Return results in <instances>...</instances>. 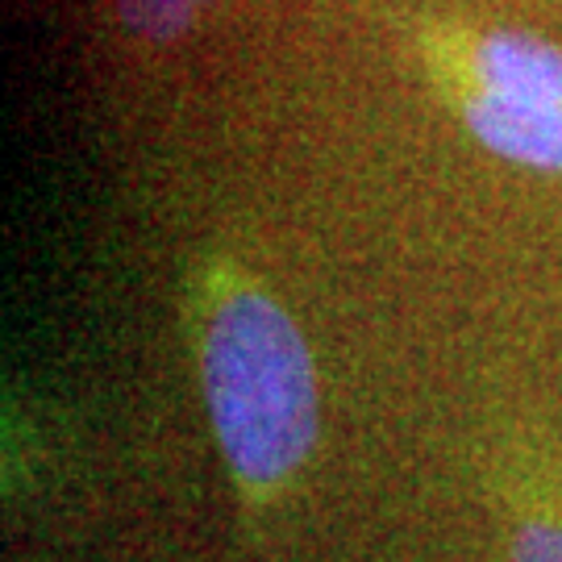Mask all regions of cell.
I'll return each instance as SVG.
<instances>
[{"instance_id":"obj_1","label":"cell","mask_w":562,"mask_h":562,"mask_svg":"<svg viewBox=\"0 0 562 562\" xmlns=\"http://www.w3.org/2000/svg\"><path fill=\"white\" fill-rule=\"evenodd\" d=\"M204 396L229 467L250 487L292 475L317 438V380L301 329L259 288L229 292L204 329Z\"/></svg>"},{"instance_id":"obj_2","label":"cell","mask_w":562,"mask_h":562,"mask_svg":"<svg viewBox=\"0 0 562 562\" xmlns=\"http://www.w3.org/2000/svg\"><path fill=\"white\" fill-rule=\"evenodd\" d=\"M467 125L501 159L562 171V101H525L483 88L467 101Z\"/></svg>"},{"instance_id":"obj_3","label":"cell","mask_w":562,"mask_h":562,"mask_svg":"<svg viewBox=\"0 0 562 562\" xmlns=\"http://www.w3.org/2000/svg\"><path fill=\"white\" fill-rule=\"evenodd\" d=\"M475 76L487 92L525 101H562V50L533 34H487L475 50Z\"/></svg>"},{"instance_id":"obj_4","label":"cell","mask_w":562,"mask_h":562,"mask_svg":"<svg viewBox=\"0 0 562 562\" xmlns=\"http://www.w3.org/2000/svg\"><path fill=\"white\" fill-rule=\"evenodd\" d=\"M209 0H117V13L130 30L146 38H171L188 30Z\"/></svg>"},{"instance_id":"obj_5","label":"cell","mask_w":562,"mask_h":562,"mask_svg":"<svg viewBox=\"0 0 562 562\" xmlns=\"http://www.w3.org/2000/svg\"><path fill=\"white\" fill-rule=\"evenodd\" d=\"M513 562H562L559 525H521L513 542Z\"/></svg>"}]
</instances>
